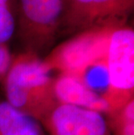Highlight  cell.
Returning a JSON list of instances; mask_svg holds the SVG:
<instances>
[{
  "instance_id": "6da1fadb",
  "label": "cell",
  "mask_w": 134,
  "mask_h": 135,
  "mask_svg": "<svg viewBox=\"0 0 134 135\" xmlns=\"http://www.w3.org/2000/svg\"><path fill=\"white\" fill-rule=\"evenodd\" d=\"M44 60L33 52L11 59L3 79L7 103L43 123L58 105L53 90L54 78Z\"/></svg>"
},
{
  "instance_id": "7a4b0ae2",
  "label": "cell",
  "mask_w": 134,
  "mask_h": 135,
  "mask_svg": "<svg viewBox=\"0 0 134 135\" xmlns=\"http://www.w3.org/2000/svg\"><path fill=\"white\" fill-rule=\"evenodd\" d=\"M109 87L105 96L108 105L105 115L134 99V31L119 26L111 33L107 49Z\"/></svg>"
},
{
  "instance_id": "3957f363",
  "label": "cell",
  "mask_w": 134,
  "mask_h": 135,
  "mask_svg": "<svg viewBox=\"0 0 134 135\" xmlns=\"http://www.w3.org/2000/svg\"><path fill=\"white\" fill-rule=\"evenodd\" d=\"M115 28H96L84 31L57 47L44 60V64L51 71L76 76L94 60L106 55L111 33Z\"/></svg>"
},
{
  "instance_id": "277c9868",
  "label": "cell",
  "mask_w": 134,
  "mask_h": 135,
  "mask_svg": "<svg viewBox=\"0 0 134 135\" xmlns=\"http://www.w3.org/2000/svg\"><path fill=\"white\" fill-rule=\"evenodd\" d=\"M21 32L31 48L50 43L61 23L64 0H20Z\"/></svg>"
},
{
  "instance_id": "5b68a950",
  "label": "cell",
  "mask_w": 134,
  "mask_h": 135,
  "mask_svg": "<svg viewBox=\"0 0 134 135\" xmlns=\"http://www.w3.org/2000/svg\"><path fill=\"white\" fill-rule=\"evenodd\" d=\"M50 135H112L103 113L58 104L44 122Z\"/></svg>"
},
{
  "instance_id": "8992f818",
  "label": "cell",
  "mask_w": 134,
  "mask_h": 135,
  "mask_svg": "<svg viewBox=\"0 0 134 135\" xmlns=\"http://www.w3.org/2000/svg\"><path fill=\"white\" fill-rule=\"evenodd\" d=\"M131 0H72V8L65 23L72 29L91 30L96 28L118 27Z\"/></svg>"
},
{
  "instance_id": "52a82bcc",
  "label": "cell",
  "mask_w": 134,
  "mask_h": 135,
  "mask_svg": "<svg viewBox=\"0 0 134 135\" xmlns=\"http://www.w3.org/2000/svg\"><path fill=\"white\" fill-rule=\"evenodd\" d=\"M53 90L58 104L89 109L105 115L108 112V105L103 98L91 91L77 78L69 74L58 73L54 78Z\"/></svg>"
},
{
  "instance_id": "ba28073f",
  "label": "cell",
  "mask_w": 134,
  "mask_h": 135,
  "mask_svg": "<svg viewBox=\"0 0 134 135\" xmlns=\"http://www.w3.org/2000/svg\"><path fill=\"white\" fill-rule=\"evenodd\" d=\"M0 135H42L38 121L5 102H0Z\"/></svg>"
},
{
  "instance_id": "9c48e42d",
  "label": "cell",
  "mask_w": 134,
  "mask_h": 135,
  "mask_svg": "<svg viewBox=\"0 0 134 135\" xmlns=\"http://www.w3.org/2000/svg\"><path fill=\"white\" fill-rule=\"evenodd\" d=\"M105 116L112 135H134V99Z\"/></svg>"
},
{
  "instance_id": "30bf717a",
  "label": "cell",
  "mask_w": 134,
  "mask_h": 135,
  "mask_svg": "<svg viewBox=\"0 0 134 135\" xmlns=\"http://www.w3.org/2000/svg\"><path fill=\"white\" fill-rule=\"evenodd\" d=\"M16 27L14 16L7 5H0V44L5 45L12 37Z\"/></svg>"
},
{
  "instance_id": "8fae6325",
  "label": "cell",
  "mask_w": 134,
  "mask_h": 135,
  "mask_svg": "<svg viewBox=\"0 0 134 135\" xmlns=\"http://www.w3.org/2000/svg\"><path fill=\"white\" fill-rule=\"evenodd\" d=\"M11 57L5 45L0 44V82L3 81L11 63Z\"/></svg>"
},
{
  "instance_id": "7c38bea8",
  "label": "cell",
  "mask_w": 134,
  "mask_h": 135,
  "mask_svg": "<svg viewBox=\"0 0 134 135\" xmlns=\"http://www.w3.org/2000/svg\"><path fill=\"white\" fill-rule=\"evenodd\" d=\"M8 0H0V5H7Z\"/></svg>"
}]
</instances>
